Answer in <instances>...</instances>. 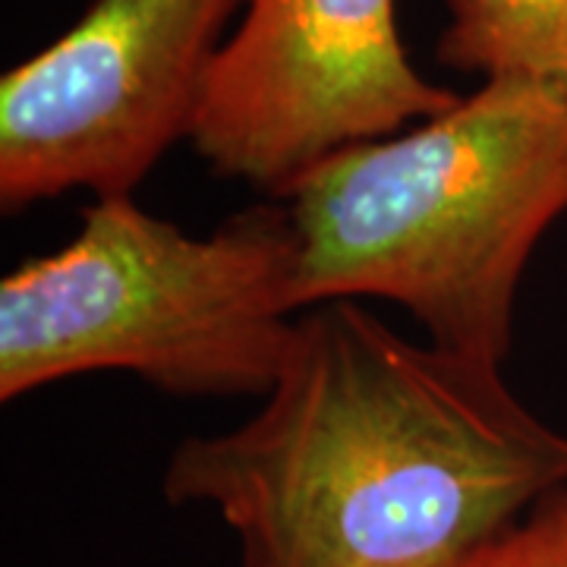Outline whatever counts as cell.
Returning a JSON list of instances; mask_svg holds the SVG:
<instances>
[{
    "label": "cell",
    "instance_id": "5b68a950",
    "mask_svg": "<svg viewBox=\"0 0 567 567\" xmlns=\"http://www.w3.org/2000/svg\"><path fill=\"white\" fill-rule=\"evenodd\" d=\"M398 29V0H246L205 82L193 148L215 177L281 196L312 164L454 107Z\"/></svg>",
    "mask_w": 567,
    "mask_h": 567
},
{
    "label": "cell",
    "instance_id": "ba28073f",
    "mask_svg": "<svg viewBox=\"0 0 567 567\" xmlns=\"http://www.w3.org/2000/svg\"><path fill=\"white\" fill-rule=\"evenodd\" d=\"M555 567H567V548H565V555L558 558V565H555Z\"/></svg>",
    "mask_w": 567,
    "mask_h": 567
},
{
    "label": "cell",
    "instance_id": "277c9868",
    "mask_svg": "<svg viewBox=\"0 0 567 567\" xmlns=\"http://www.w3.org/2000/svg\"><path fill=\"white\" fill-rule=\"evenodd\" d=\"M246 0H95L0 80V208L82 189L133 196L193 136L212 63Z\"/></svg>",
    "mask_w": 567,
    "mask_h": 567
},
{
    "label": "cell",
    "instance_id": "7a4b0ae2",
    "mask_svg": "<svg viewBox=\"0 0 567 567\" xmlns=\"http://www.w3.org/2000/svg\"><path fill=\"white\" fill-rule=\"evenodd\" d=\"M278 199L300 309L388 300L429 344L502 365L529 256L567 215V99L480 82L429 121L312 164Z\"/></svg>",
    "mask_w": 567,
    "mask_h": 567
},
{
    "label": "cell",
    "instance_id": "8992f818",
    "mask_svg": "<svg viewBox=\"0 0 567 567\" xmlns=\"http://www.w3.org/2000/svg\"><path fill=\"white\" fill-rule=\"evenodd\" d=\"M435 58L480 80H527L567 99V0H445Z\"/></svg>",
    "mask_w": 567,
    "mask_h": 567
},
{
    "label": "cell",
    "instance_id": "52a82bcc",
    "mask_svg": "<svg viewBox=\"0 0 567 567\" xmlns=\"http://www.w3.org/2000/svg\"><path fill=\"white\" fill-rule=\"evenodd\" d=\"M567 548V486L539 505L502 543L457 567H555Z\"/></svg>",
    "mask_w": 567,
    "mask_h": 567
},
{
    "label": "cell",
    "instance_id": "3957f363",
    "mask_svg": "<svg viewBox=\"0 0 567 567\" xmlns=\"http://www.w3.org/2000/svg\"><path fill=\"white\" fill-rule=\"evenodd\" d=\"M300 322L297 230L265 196L196 237L133 196L0 281V401L92 372L174 398H265Z\"/></svg>",
    "mask_w": 567,
    "mask_h": 567
},
{
    "label": "cell",
    "instance_id": "6da1fadb",
    "mask_svg": "<svg viewBox=\"0 0 567 567\" xmlns=\"http://www.w3.org/2000/svg\"><path fill=\"white\" fill-rule=\"evenodd\" d=\"M567 486V435L502 365L312 306L262 406L174 447L162 492L237 533L244 567H457Z\"/></svg>",
    "mask_w": 567,
    "mask_h": 567
}]
</instances>
